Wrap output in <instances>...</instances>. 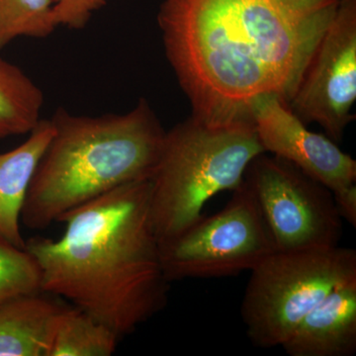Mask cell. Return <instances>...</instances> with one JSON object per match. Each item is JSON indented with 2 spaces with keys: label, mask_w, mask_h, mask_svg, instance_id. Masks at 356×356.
<instances>
[{
  "label": "cell",
  "mask_w": 356,
  "mask_h": 356,
  "mask_svg": "<svg viewBox=\"0 0 356 356\" xmlns=\"http://www.w3.org/2000/svg\"><path fill=\"white\" fill-rule=\"evenodd\" d=\"M353 277V248L273 252L250 270L241 304L248 339L257 348L282 346L314 307Z\"/></svg>",
  "instance_id": "obj_5"
},
{
  "label": "cell",
  "mask_w": 356,
  "mask_h": 356,
  "mask_svg": "<svg viewBox=\"0 0 356 356\" xmlns=\"http://www.w3.org/2000/svg\"><path fill=\"white\" fill-rule=\"evenodd\" d=\"M53 0H0V50L21 37L43 39L57 29Z\"/></svg>",
  "instance_id": "obj_15"
},
{
  "label": "cell",
  "mask_w": 356,
  "mask_h": 356,
  "mask_svg": "<svg viewBox=\"0 0 356 356\" xmlns=\"http://www.w3.org/2000/svg\"><path fill=\"white\" fill-rule=\"evenodd\" d=\"M53 132L50 119H42L25 142L0 153V235L20 248L26 245L20 228L23 207Z\"/></svg>",
  "instance_id": "obj_11"
},
{
  "label": "cell",
  "mask_w": 356,
  "mask_h": 356,
  "mask_svg": "<svg viewBox=\"0 0 356 356\" xmlns=\"http://www.w3.org/2000/svg\"><path fill=\"white\" fill-rule=\"evenodd\" d=\"M121 337L76 307L58 313L47 356H110Z\"/></svg>",
  "instance_id": "obj_14"
},
{
  "label": "cell",
  "mask_w": 356,
  "mask_h": 356,
  "mask_svg": "<svg viewBox=\"0 0 356 356\" xmlns=\"http://www.w3.org/2000/svg\"><path fill=\"white\" fill-rule=\"evenodd\" d=\"M355 100L356 0H339L289 106L304 123H317L339 143L355 119Z\"/></svg>",
  "instance_id": "obj_8"
},
{
  "label": "cell",
  "mask_w": 356,
  "mask_h": 356,
  "mask_svg": "<svg viewBox=\"0 0 356 356\" xmlns=\"http://www.w3.org/2000/svg\"><path fill=\"white\" fill-rule=\"evenodd\" d=\"M243 182L259 205L275 252L339 245L343 219L332 192L298 166L262 153L250 161Z\"/></svg>",
  "instance_id": "obj_7"
},
{
  "label": "cell",
  "mask_w": 356,
  "mask_h": 356,
  "mask_svg": "<svg viewBox=\"0 0 356 356\" xmlns=\"http://www.w3.org/2000/svg\"><path fill=\"white\" fill-rule=\"evenodd\" d=\"M339 0H163L166 58L192 116L210 125L252 122L250 103L290 105Z\"/></svg>",
  "instance_id": "obj_1"
},
{
  "label": "cell",
  "mask_w": 356,
  "mask_h": 356,
  "mask_svg": "<svg viewBox=\"0 0 356 356\" xmlns=\"http://www.w3.org/2000/svg\"><path fill=\"white\" fill-rule=\"evenodd\" d=\"M149 201L151 179L125 184L67 213L57 240H26L41 292L67 300L120 337L163 310L170 282Z\"/></svg>",
  "instance_id": "obj_2"
},
{
  "label": "cell",
  "mask_w": 356,
  "mask_h": 356,
  "mask_svg": "<svg viewBox=\"0 0 356 356\" xmlns=\"http://www.w3.org/2000/svg\"><path fill=\"white\" fill-rule=\"evenodd\" d=\"M44 102L43 90L0 57V139L31 132L42 120Z\"/></svg>",
  "instance_id": "obj_13"
},
{
  "label": "cell",
  "mask_w": 356,
  "mask_h": 356,
  "mask_svg": "<svg viewBox=\"0 0 356 356\" xmlns=\"http://www.w3.org/2000/svg\"><path fill=\"white\" fill-rule=\"evenodd\" d=\"M63 307L44 292L0 306V356H47Z\"/></svg>",
  "instance_id": "obj_12"
},
{
  "label": "cell",
  "mask_w": 356,
  "mask_h": 356,
  "mask_svg": "<svg viewBox=\"0 0 356 356\" xmlns=\"http://www.w3.org/2000/svg\"><path fill=\"white\" fill-rule=\"evenodd\" d=\"M41 292V273L34 257L0 235V306L10 300Z\"/></svg>",
  "instance_id": "obj_16"
},
{
  "label": "cell",
  "mask_w": 356,
  "mask_h": 356,
  "mask_svg": "<svg viewBox=\"0 0 356 356\" xmlns=\"http://www.w3.org/2000/svg\"><path fill=\"white\" fill-rule=\"evenodd\" d=\"M54 18L58 27L83 29L93 14L106 6L108 0H53Z\"/></svg>",
  "instance_id": "obj_17"
},
{
  "label": "cell",
  "mask_w": 356,
  "mask_h": 356,
  "mask_svg": "<svg viewBox=\"0 0 356 356\" xmlns=\"http://www.w3.org/2000/svg\"><path fill=\"white\" fill-rule=\"evenodd\" d=\"M289 356H353L356 353V277L334 287L282 344Z\"/></svg>",
  "instance_id": "obj_10"
},
{
  "label": "cell",
  "mask_w": 356,
  "mask_h": 356,
  "mask_svg": "<svg viewBox=\"0 0 356 356\" xmlns=\"http://www.w3.org/2000/svg\"><path fill=\"white\" fill-rule=\"evenodd\" d=\"M250 116L266 153L298 166L334 192L355 184L356 161L337 143L307 129L280 96L264 93L250 107Z\"/></svg>",
  "instance_id": "obj_9"
},
{
  "label": "cell",
  "mask_w": 356,
  "mask_h": 356,
  "mask_svg": "<svg viewBox=\"0 0 356 356\" xmlns=\"http://www.w3.org/2000/svg\"><path fill=\"white\" fill-rule=\"evenodd\" d=\"M334 203L341 219L356 227V185L334 192Z\"/></svg>",
  "instance_id": "obj_18"
},
{
  "label": "cell",
  "mask_w": 356,
  "mask_h": 356,
  "mask_svg": "<svg viewBox=\"0 0 356 356\" xmlns=\"http://www.w3.org/2000/svg\"><path fill=\"white\" fill-rule=\"evenodd\" d=\"M266 153L252 122L210 125L188 117L166 131L151 178V215L159 243L202 219L205 204L235 191L250 161Z\"/></svg>",
  "instance_id": "obj_4"
},
{
  "label": "cell",
  "mask_w": 356,
  "mask_h": 356,
  "mask_svg": "<svg viewBox=\"0 0 356 356\" xmlns=\"http://www.w3.org/2000/svg\"><path fill=\"white\" fill-rule=\"evenodd\" d=\"M50 120L53 136L21 216L26 228H48L83 204L153 177L166 131L145 98L123 114L79 116L58 108Z\"/></svg>",
  "instance_id": "obj_3"
},
{
  "label": "cell",
  "mask_w": 356,
  "mask_h": 356,
  "mask_svg": "<svg viewBox=\"0 0 356 356\" xmlns=\"http://www.w3.org/2000/svg\"><path fill=\"white\" fill-rule=\"evenodd\" d=\"M274 252L259 205L243 182L220 212L159 243L161 266L170 283L236 275L252 270Z\"/></svg>",
  "instance_id": "obj_6"
}]
</instances>
